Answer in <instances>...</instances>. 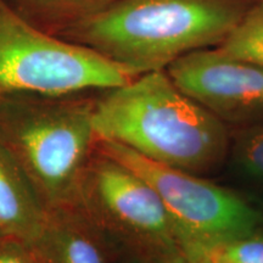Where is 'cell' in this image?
Here are the masks:
<instances>
[{"label": "cell", "instance_id": "cell-7", "mask_svg": "<svg viewBox=\"0 0 263 263\" xmlns=\"http://www.w3.org/2000/svg\"><path fill=\"white\" fill-rule=\"evenodd\" d=\"M166 72L182 93L218 118L263 116V68L257 65L203 48L177 59Z\"/></svg>", "mask_w": 263, "mask_h": 263}, {"label": "cell", "instance_id": "cell-4", "mask_svg": "<svg viewBox=\"0 0 263 263\" xmlns=\"http://www.w3.org/2000/svg\"><path fill=\"white\" fill-rule=\"evenodd\" d=\"M133 78L97 51L41 31L0 0V100L108 90Z\"/></svg>", "mask_w": 263, "mask_h": 263}, {"label": "cell", "instance_id": "cell-10", "mask_svg": "<svg viewBox=\"0 0 263 263\" xmlns=\"http://www.w3.org/2000/svg\"><path fill=\"white\" fill-rule=\"evenodd\" d=\"M218 48L230 57L263 68V0L246 10Z\"/></svg>", "mask_w": 263, "mask_h": 263}, {"label": "cell", "instance_id": "cell-3", "mask_svg": "<svg viewBox=\"0 0 263 263\" xmlns=\"http://www.w3.org/2000/svg\"><path fill=\"white\" fill-rule=\"evenodd\" d=\"M77 95L0 100V138L47 210L74 206L97 146L94 100Z\"/></svg>", "mask_w": 263, "mask_h": 263}, {"label": "cell", "instance_id": "cell-16", "mask_svg": "<svg viewBox=\"0 0 263 263\" xmlns=\"http://www.w3.org/2000/svg\"><path fill=\"white\" fill-rule=\"evenodd\" d=\"M205 262L206 263H224V262L219 261V259H217V258H207V259H205Z\"/></svg>", "mask_w": 263, "mask_h": 263}, {"label": "cell", "instance_id": "cell-14", "mask_svg": "<svg viewBox=\"0 0 263 263\" xmlns=\"http://www.w3.org/2000/svg\"><path fill=\"white\" fill-rule=\"evenodd\" d=\"M0 263H34L25 242L5 238L0 241Z\"/></svg>", "mask_w": 263, "mask_h": 263}, {"label": "cell", "instance_id": "cell-13", "mask_svg": "<svg viewBox=\"0 0 263 263\" xmlns=\"http://www.w3.org/2000/svg\"><path fill=\"white\" fill-rule=\"evenodd\" d=\"M242 161L249 171L263 177V132L246 141L242 147Z\"/></svg>", "mask_w": 263, "mask_h": 263}, {"label": "cell", "instance_id": "cell-15", "mask_svg": "<svg viewBox=\"0 0 263 263\" xmlns=\"http://www.w3.org/2000/svg\"><path fill=\"white\" fill-rule=\"evenodd\" d=\"M171 263H206V262L200 261V259H195L193 257H189L188 259H185V261H184V259H176V261H173Z\"/></svg>", "mask_w": 263, "mask_h": 263}, {"label": "cell", "instance_id": "cell-6", "mask_svg": "<svg viewBox=\"0 0 263 263\" xmlns=\"http://www.w3.org/2000/svg\"><path fill=\"white\" fill-rule=\"evenodd\" d=\"M74 206L105 238L114 234L160 254L180 248L178 230L159 194L97 146L82 177Z\"/></svg>", "mask_w": 263, "mask_h": 263}, {"label": "cell", "instance_id": "cell-9", "mask_svg": "<svg viewBox=\"0 0 263 263\" xmlns=\"http://www.w3.org/2000/svg\"><path fill=\"white\" fill-rule=\"evenodd\" d=\"M48 210L0 138V232L28 244L41 232Z\"/></svg>", "mask_w": 263, "mask_h": 263}, {"label": "cell", "instance_id": "cell-8", "mask_svg": "<svg viewBox=\"0 0 263 263\" xmlns=\"http://www.w3.org/2000/svg\"><path fill=\"white\" fill-rule=\"evenodd\" d=\"M106 238L76 206L48 210L41 232L26 244L34 263H107Z\"/></svg>", "mask_w": 263, "mask_h": 263}, {"label": "cell", "instance_id": "cell-17", "mask_svg": "<svg viewBox=\"0 0 263 263\" xmlns=\"http://www.w3.org/2000/svg\"><path fill=\"white\" fill-rule=\"evenodd\" d=\"M5 238H6V236L3 235V233L0 232V241H2V240H3V239H5Z\"/></svg>", "mask_w": 263, "mask_h": 263}, {"label": "cell", "instance_id": "cell-11", "mask_svg": "<svg viewBox=\"0 0 263 263\" xmlns=\"http://www.w3.org/2000/svg\"><path fill=\"white\" fill-rule=\"evenodd\" d=\"M115 0H16L31 16L58 26L59 29L90 17Z\"/></svg>", "mask_w": 263, "mask_h": 263}, {"label": "cell", "instance_id": "cell-2", "mask_svg": "<svg viewBox=\"0 0 263 263\" xmlns=\"http://www.w3.org/2000/svg\"><path fill=\"white\" fill-rule=\"evenodd\" d=\"M93 126L99 140L194 174L217 166L228 146L222 121L182 93L166 70L106 90L94 100Z\"/></svg>", "mask_w": 263, "mask_h": 263}, {"label": "cell", "instance_id": "cell-5", "mask_svg": "<svg viewBox=\"0 0 263 263\" xmlns=\"http://www.w3.org/2000/svg\"><path fill=\"white\" fill-rule=\"evenodd\" d=\"M97 147L153 186L178 230L180 248L202 261L226 242L254 234L262 216L229 190L200 179L194 173L157 163L127 146L97 140Z\"/></svg>", "mask_w": 263, "mask_h": 263}, {"label": "cell", "instance_id": "cell-12", "mask_svg": "<svg viewBox=\"0 0 263 263\" xmlns=\"http://www.w3.org/2000/svg\"><path fill=\"white\" fill-rule=\"evenodd\" d=\"M224 263H263V235L250 234L226 242L213 250L206 257Z\"/></svg>", "mask_w": 263, "mask_h": 263}, {"label": "cell", "instance_id": "cell-1", "mask_svg": "<svg viewBox=\"0 0 263 263\" xmlns=\"http://www.w3.org/2000/svg\"><path fill=\"white\" fill-rule=\"evenodd\" d=\"M246 12L240 0H115L59 37L122 66L133 77L221 44Z\"/></svg>", "mask_w": 263, "mask_h": 263}]
</instances>
